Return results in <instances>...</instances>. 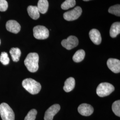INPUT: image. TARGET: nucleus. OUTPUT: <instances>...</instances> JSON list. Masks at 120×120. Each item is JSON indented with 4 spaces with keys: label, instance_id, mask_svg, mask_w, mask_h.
<instances>
[{
    "label": "nucleus",
    "instance_id": "obj_1",
    "mask_svg": "<svg viewBox=\"0 0 120 120\" xmlns=\"http://www.w3.org/2000/svg\"><path fill=\"white\" fill-rule=\"evenodd\" d=\"M38 54L36 52H31L27 56L24 61L25 66L31 73L37 72L39 68Z\"/></svg>",
    "mask_w": 120,
    "mask_h": 120
},
{
    "label": "nucleus",
    "instance_id": "obj_2",
    "mask_svg": "<svg viewBox=\"0 0 120 120\" xmlns=\"http://www.w3.org/2000/svg\"><path fill=\"white\" fill-rule=\"evenodd\" d=\"M22 85L24 88L32 94H38L41 88L40 83L32 78H26L24 80Z\"/></svg>",
    "mask_w": 120,
    "mask_h": 120
},
{
    "label": "nucleus",
    "instance_id": "obj_3",
    "mask_svg": "<svg viewBox=\"0 0 120 120\" xmlns=\"http://www.w3.org/2000/svg\"><path fill=\"white\" fill-rule=\"evenodd\" d=\"M0 115L2 120H15V114L13 109L5 103L0 105Z\"/></svg>",
    "mask_w": 120,
    "mask_h": 120
},
{
    "label": "nucleus",
    "instance_id": "obj_4",
    "mask_svg": "<svg viewBox=\"0 0 120 120\" xmlns=\"http://www.w3.org/2000/svg\"><path fill=\"white\" fill-rule=\"evenodd\" d=\"M115 90L114 87L111 84L107 82L101 83L97 88V94L100 97H104L110 94Z\"/></svg>",
    "mask_w": 120,
    "mask_h": 120
},
{
    "label": "nucleus",
    "instance_id": "obj_5",
    "mask_svg": "<svg viewBox=\"0 0 120 120\" xmlns=\"http://www.w3.org/2000/svg\"><path fill=\"white\" fill-rule=\"evenodd\" d=\"M33 32L35 38L39 40L46 39L49 36V31L44 26H35L33 29Z\"/></svg>",
    "mask_w": 120,
    "mask_h": 120
},
{
    "label": "nucleus",
    "instance_id": "obj_6",
    "mask_svg": "<svg viewBox=\"0 0 120 120\" xmlns=\"http://www.w3.org/2000/svg\"><path fill=\"white\" fill-rule=\"evenodd\" d=\"M82 12V8L79 6H77L72 10L64 13L63 17L67 21H74L81 16Z\"/></svg>",
    "mask_w": 120,
    "mask_h": 120
},
{
    "label": "nucleus",
    "instance_id": "obj_7",
    "mask_svg": "<svg viewBox=\"0 0 120 120\" xmlns=\"http://www.w3.org/2000/svg\"><path fill=\"white\" fill-rule=\"evenodd\" d=\"M79 43V41L77 37L74 36H70L66 39L62 40L61 44L63 47L68 50L72 49L76 47Z\"/></svg>",
    "mask_w": 120,
    "mask_h": 120
},
{
    "label": "nucleus",
    "instance_id": "obj_8",
    "mask_svg": "<svg viewBox=\"0 0 120 120\" xmlns=\"http://www.w3.org/2000/svg\"><path fill=\"white\" fill-rule=\"evenodd\" d=\"M60 107L58 104H54L49 108L46 111L45 116V120H52L54 116L60 111Z\"/></svg>",
    "mask_w": 120,
    "mask_h": 120
},
{
    "label": "nucleus",
    "instance_id": "obj_9",
    "mask_svg": "<svg viewBox=\"0 0 120 120\" xmlns=\"http://www.w3.org/2000/svg\"><path fill=\"white\" fill-rule=\"evenodd\" d=\"M78 111L82 116H89L93 114L94 109L93 106L90 105L83 103L79 106Z\"/></svg>",
    "mask_w": 120,
    "mask_h": 120
},
{
    "label": "nucleus",
    "instance_id": "obj_10",
    "mask_svg": "<svg viewBox=\"0 0 120 120\" xmlns=\"http://www.w3.org/2000/svg\"><path fill=\"white\" fill-rule=\"evenodd\" d=\"M107 65L108 68L113 73H120V60L114 58H109L108 60Z\"/></svg>",
    "mask_w": 120,
    "mask_h": 120
},
{
    "label": "nucleus",
    "instance_id": "obj_11",
    "mask_svg": "<svg viewBox=\"0 0 120 120\" xmlns=\"http://www.w3.org/2000/svg\"><path fill=\"white\" fill-rule=\"evenodd\" d=\"M6 30L13 34H17L21 30V26L15 20H9L6 24Z\"/></svg>",
    "mask_w": 120,
    "mask_h": 120
},
{
    "label": "nucleus",
    "instance_id": "obj_12",
    "mask_svg": "<svg viewBox=\"0 0 120 120\" xmlns=\"http://www.w3.org/2000/svg\"><path fill=\"white\" fill-rule=\"evenodd\" d=\"M89 36L92 41L95 45H100L101 42V34L97 29H92L89 33Z\"/></svg>",
    "mask_w": 120,
    "mask_h": 120
},
{
    "label": "nucleus",
    "instance_id": "obj_13",
    "mask_svg": "<svg viewBox=\"0 0 120 120\" xmlns=\"http://www.w3.org/2000/svg\"><path fill=\"white\" fill-rule=\"evenodd\" d=\"M29 15L34 20H37L40 17V12L37 6L30 5L27 8Z\"/></svg>",
    "mask_w": 120,
    "mask_h": 120
},
{
    "label": "nucleus",
    "instance_id": "obj_14",
    "mask_svg": "<svg viewBox=\"0 0 120 120\" xmlns=\"http://www.w3.org/2000/svg\"><path fill=\"white\" fill-rule=\"evenodd\" d=\"M75 86V81L74 78L69 77L64 82L63 89L65 92L68 93L73 90Z\"/></svg>",
    "mask_w": 120,
    "mask_h": 120
},
{
    "label": "nucleus",
    "instance_id": "obj_15",
    "mask_svg": "<svg viewBox=\"0 0 120 120\" xmlns=\"http://www.w3.org/2000/svg\"><path fill=\"white\" fill-rule=\"evenodd\" d=\"M120 33V23L116 22L112 24L110 30V36L112 38H115Z\"/></svg>",
    "mask_w": 120,
    "mask_h": 120
},
{
    "label": "nucleus",
    "instance_id": "obj_16",
    "mask_svg": "<svg viewBox=\"0 0 120 120\" xmlns=\"http://www.w3.org/2000/svg\"><path fill=\"white\" fill-rule=\"evenodd\" d=\"M37 7L40 13H45L47 12L49 7L48 1L47 0H39Z\"/></svg>",
    "mask_w": 120,
    "mask_h": 120
},
{
    "label": "nucleus",
    "instance_id": "obj_17",
    "mask_svg": "<svg viewBox=\"0 0 120 120\" xmlns=\"http://www.w3.org/2000/svg\"><path fill=\"white\" fill-rule=\"evenodd\" d=\"M9 52L13 61L17 62L19 60L21 55V51L19 48H12L11 49Z\"/></svg>",
    "mask_w": 120,
    "mask_h": 120
},
{
    "label": "nucleus",
    "instance_id": "obj_18",
    "mask_svg": "<svg viewBox=\"0 0 120 120\" xmlns=\"http://www.w3.org/2000/svg\"><path fill=\"white\" fill-rule=\"evenodd\" d=\"M86 55L85 52L83 49H80L76 52L73 56V59L75 62H80L84 60Z\"/></svg>",
    "mask_w": 120,
    "mask_h": 120
},
{
    "label": "nucleus",
    "instance_id": "obj_19",
    "mask_svg": "<svg viewBox=\"0 0 120 120\" xmlns=\"http://www.w3.org/2000/svg\"><path fill=\"white\" fill-rule=\"evenodd\" d=\"M76 4L75 0H65L61 5V8L63 10H67L74 7Z\"/></svg>",
    "mask_w": 120,
    "mask_h": 120
},
{
    "label": "nucleus",
    "instance_id": "obj_20",
    "mask_svg": "<svg viewBox=\"0 0 120 120\" xmlns=\"http://www.w3.org/2000/svg\"><path fill=\"white\" fill-rule=\"evenodd\" d=\"M112 110L116 116H120V101L117 100L112 105Z\"/></svg>",
    "mask_w": 120,
    "mask_h": 120
},
{
    "label": "nucleus",
    "instance_id": "obj_21",
    "mask_svg": "<svg viewBox=\"0 0 120 120\" xmlns=\"http://www.w3.org/2000/svg\"><path fill=\"white\" fill-rule=\"evenodd\" d=\"M109 12L116 16H120V4H116L110 7L108 10Z\"/></svg>",
    "mask_w": 120,
    "mask_h": 120
},
{
    "label": "nucleus",
    "instance_id": "obj_22",
    "mask_svg": "<svg viewBox=\"0 0 120 120\" xmlns=\"http://www.w3.org/2000/svg\"><path fill=\"white\" fill-rule=\"evenodd\" d=\"M9 58L8 53L6 52H2L0 56V61L4 65H7L9 63Z\"/></svg>",
    "mask_w": 120,
    "mask_h": 120
},
{
    "label": "nucleus",
    "instance_id": "obj_23",
    "mask_svg": "<svg viewBox=\"0 0 120 120\" xmlns=\"http://www.w3.org/2000/svg\"><path fill=\"white\" fill-rule=\"evenodd\" d=\"M37 111L35 109H32L29 112L24 120H35L37 114Z\"/></svg>",
    "mask_w": 120,
    "mask_h": 120
},
{
    "label": "nucleus",
    "instance_id": "obj_24",
    "mask_svg": "<svg viewBox=\"0 0 120 120\" xmlns=\"http://www.w3.org/2000/svg\"><path fill=\"white\" fill-rule=\"evenodd\" d=\"M8 7V4L6 0H0V11H5Z\"/></svg>",
    "mask_w": 120,
    "mask_h": 120
},
{
    "label": "nucleus",
    "instance_id": "obj_25",
    "mask_svg": "<svg viewBox=\"0 0 120 120\" xmlns=\"http://www.w3.org/2000/svg\"><path fill=\"white\" fill-rule=\"evenodd\" d=\"M83 0L85 1H90V0Z\"/></svg>",
    "mask_w": 120,
    "mask_h": 120
},
{
    "label": "nucleus",
    "instance_id": "obj_26",
    "mask_svg": "<svg viewBox=\"0 0 120 120\" xmlns=\"http://www.w3.org/2000/svg\"></svg>",
    "mask_w": 120,
    "mask_h": 120
}]
</instances>
